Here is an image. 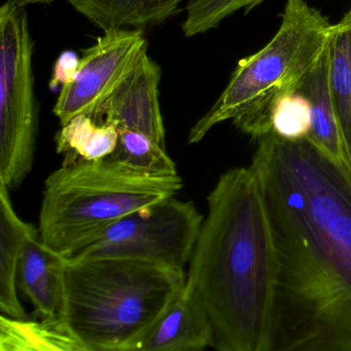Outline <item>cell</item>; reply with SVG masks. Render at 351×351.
Returning <instances> with one entry per match:
<instances>
[{
  "instance_id": "obj_6",
  "label": "cell",
  "mask_w": 351,
  "mask_h": 351,
  "mask_svg": "<svg viewBox=\"0 0 351 351\" xmlns=\"http://www.w3.org/2000/svg\"><path fill=\"white\" fill-rule=\"evenodd\" d=\"M34 42L25 5L0 8V182L18 188L34 166L38 125Z\"/></svg>"
},
{
  "instance_id": "obj_18",
  "label": "cell",
  "mask_w": 351,
  "mask_h": 351,
  "mask_svg": "<svg viewBox=\"0 0 351 351\" xmlns=\"http://www.w3.org/2000/svg\"><path fill=\"white\" fill-rule=\"evenodd\" d=\"M104 160L129 171L147 176L178 174L176 163L168 155L166 147L136 131L119 130L118 145Z\"/></svg>"
},
{
  "instance_id": "obj_9",
  "label": "cell",
  "mask_w": 351,
  "mask_h": 351,
  "mask_svg": "<svg viewBox=\"0 0 351 351\" xmlns=\"http://www.w3.org/2000/svg\"><path fill=\"white\" fill-rule=\"evenodd\" d=\"M161 69L149 53L116 90L90 114L96 122L119 130L143 133L166 147V131L160 106Z\"/></svg>"
},
{
  "instance_id": "obj_15",
  "label": "cell",
  "mask_w": 351,
  "mask_h": 351,
  "mask_svg": "<svg viewBox=\"0 0 351 351\" xmlns=\"http://www.w3.org/2000/svg\"><path fill=\"white\" fill-rule=\"evenodd\" d=\"M328 57L330 95L351 173V10L332 26Z\"/></svg>"
},
{
  "instance_id": "obj_10",
  "label": "cell",
  "mask_w": 351,
  "mask_h": 351,
  "mask_svg": "<svg viewBox=\"0 0 351 351\" xmlns=\"http://www.w3.org/2000/svg\"><path fill=\"white\" fill-rule=\"evenodd\" d=\"M69 258L47 245L32 226L22 246L18 287L44 317L60 315Z\"/></svg>"
},
{
  "instance_id": "obj_12",
  "label": "cell",
  "mask_w": 351,
  "mask_h": 351,
  "mask_svg": "<svg viewBox=\"0 0 351 351\" xmlns=\"http://www.w3.org/2000/svg\"><path fill=\"white\" fill-rule=\"evenodd\" d=\"M298 92L305 95L311 106V129L307 138L322 153L349 171L348 158L328 84V48L309 71Z\"/></svg>"
},
{
  "instance_id": "obj_1",
  "label": "cell",
  "mask_w": 351,
  "mask_h": 351,
  "mask_svg": "<svg viewBox=\"0 0 351 351\" xmlns=\"http://www.w3.org/2000/svg\"><path fill=\"white\" fill-rule=\"evenodd\" d=\"M258 141L276 254L270 351H351V173L308 138Z\"/></svg>"
},
{
  "instance_id": "obj_14",
  "label": "cell",
  "mask_w": 351,
  "mask_h": 351,
  "mask_svg": "<svg viewBox=\"0 0 351 351\" xmlns=\"http://www.w3.org/2000/svg\"><path fill=\"white\" fill-rule=\"evenodd\" d=\"M7 186L0 182V311L12 318H26L18 298V270L22 246L32 225L16 213Z\"/></svg>"
},
{
  "instance_id": "obj_21",
  "label": "cell",
  "mask_w": 351,
  "mask_h": 351,
  "mask_svg": "<svg viewBox=\"0 0 351 351\" xmlns=\"http://www.w3.org/2000/svg\"><path fill=\"white\" fill-rule=\"evenodd\" d=\"M81 58L73 51H64L55 62L53 69L52 79L50 81V88L52 90L63 87L73 81L79 69Z\"/></svg>"
},
{
  "instance_id": "obj_8",
  "label": "cell",
  "mask_w": 351,
  "mask_h": 351,
  "mask_svg": "<svg viewBox=\"0 0 351 351\" xmlns=\"http://www.w3.org/2000/svg\"><path fill=\"white\" fill-rule=\"evenodd\" d=\"M145 53L147 43L143 30L123 28L104 32L84 51L73 81L60 89L53 112L61 126L79 114H93Z\"/></svg>"
},
{
  "instance_id": "obj_20",
  "label": "cell",
  "mask_w": 351,
  "mask_h": 351,
  "mask_svg": "<svg viewBox=\"0 0 351 351\" xmlns=\"http://www.w3.org/2000/svg\"><path fill=\"white\" fill-rule=\"evenodd\" d=\"M311 129V106L305 95L295 92L283 96L275 104L271 131L285 141L307 138Z\"/></svg>"
},
{
  "instance_id": "obj_2",
  "label": "cell",
  "mask_w": 351,
  "mask_h": 351,
  "mask_svg": "<svg viewBox=\"0 0 351 351\" xmlns=\"http://www.w3.org/2000/svg\"><path fill=\"white\" fill-rule=\"evenodd\" d=\"M186 285L204 306L221 351H270L276 254L266 201L252 167L219 176Z\"/></svg>"
},
{
  "instance_id": "obj_4",
  "label": "cell",
  "mask_w": 351,
  "mask_h": 351,
  "mask_svg": "<svg viewBox=\"0 0 351 351\" xmlns=\"http://www.w3.org/2000/svg\"><path fill=\"white\" fill-rule=\"evenodd\" d=\"M332 26L304 0H287L278 32L258 53L239 61L223 93L191 129L189 143H200L229 120L254 138L270 132L275 104L299 91L328 48Z\"/></svg>"
},
{
  "instance_id": "obj_13",
  "label": "cell",
  "mask_w": 351,
  "mask_h": 351,
  "mask_svg": "<svg viewBox=\"0 0 351 351\" xmlns=\"http://www.w3.org/2000/svg\"><path fill=\"white\" fill-rule=\"evenodd\" d=\"M184 1L188 0H69L102 32L162 23L176 15Z\"/></svg>"
},
{
  "instance_id": "obj_17",
  "label": "cell",
  "mask_w": 351,
  "mask_h": 351,
  "mask_svg": "<svg viewBox=\"0 0 351 351\" xmlns=\"http://www.w3.org/2000/svg\"><path fill=\"white\" fill-rule=\"evenodd\" d=\"M118 141L116 127L96 122L89 114H79L61 126L56 149L57 153L73 158V162L97 161L110 156Z\"/></svg>"
},
{
  "instance_id": "obj_3",
  "label": "cell",
  "mask_w": 351,
  "mask_h": 351,
  "mask_svg": "<svg viewBox=\"0 0 351 351\" xmlns=\"http://www.w3.org/2000/svg\"><path fill=\"white\" fill-rule=\"evenodd\" d=\"M184 270L124 258H69L60 316L85 351H136L186 285Z\"/></svg>"
},
{
  "instance_id": "obj_5",
  "label": "cell",
  "mask_w": 351,
  "mask_h": 351,
  "mask_svg": "<svg viewBox=\"0 0 351 351\" xmlns=\"http://www.w3.org/2000/svg\"><path fill=\"white\" fill-rule=\"evenodd\" d=\"M182 189L178 174L137 173L104 159L65 163L45 182L40 238L71 258L123 217L171 198Z\"/></svg>"
},
{
  "instance_id": "obj_11",
  "label": "cell",
  "mask_w": 351,
  "mask_h": 351,
  "mask_svg": "<svg viewBox=\"0 0 351 351\" xmlns=\"http://www.w3.org/2000/svg\"><path fill=\"white\" fill-rule=\"evenodd\" d=\"M213 345L208 314L186 285L138 343L136 351H201Z\"/></svg>"
},
{
  "instance_id": "obj_7",
  "label": "cell",
  "mask_w": 351,
  "mask_h": 351,
  "mask_svg": "<svg viewBox=\"0 0 351 351\" xmlns=\"http://www.w3.org/2000/svg\"><path fill=\"white\" fill-rule=\"evenodd\" d=\"M203 219L192 201L171 197L123 217L73 256L130 258L184 270Z\"/></svg>"
},
{
  "instance_id": "obj_16",
  "label": "cell",
  "mask_w": 351,
  "mask_h": 351,
  "mask_svg": "<svg viewBox=\"0 0 351 351\" xmlns=\"http://www.w3.org/2000/svg\"><path fill=\"white\" fill-rule=\"evenodd\" d=\"M85 351L60 315L42 322L0 316V351Z\"/></svg>"
},
{
  "instance_id": "obj_19",
  "label": "cell",
  "mask_w": 351,
  "mask_h": 351,
  "mask_svg": "<svg viewBox=\"0 0 351 351\" xmlns=\"http://www.w3.org/2000/svg\"><path fill=\"white\" fill-rule=\"evenodd\" d=\"M264 0H188L182 32L186 38L205 34L240 10H252Z\"/></svg>"
}]
</instances>
